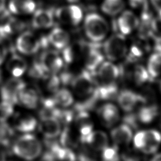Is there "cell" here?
I'll use <instances>...</instances> for the list:
<instances>
[{"instance_id":"6da1fadb","label":"cell","mask_w":161,"mask_h":161,"mask_svg":"<svg viewBox=\"0 0 161 161\" xmlns=\"http://www.w3.org/2000/svg\"><path fill=\"white\" fill-rule=\"evenodd\" d=\"M42 144L36 136L28 133H24L14 142L13 151L19 158L26 160L38 158L42 152Z\"/></svg>"},{"instance_id":"7a4b0ae2","label":"cell","mask_w":161,"mask_h":161,"mask_svg":"<svg viewBox=\"0 0 161 161\" xmlns=\"http://www.w3.org/2000/svg\"><path fill=\"white\" fill-rule=\"evenodd\" d=\"M84 28L86 36L93 42L103 40L109 31V25L101 15L92 13L86 15Z\"/></svg>"},{"instance_id":"3957f363","label":"cell","mask_w":161,"mask_h":161,"mask_svg":"<svg viewBox=\"0 0 161 161\" xmlns=\"http://www.w3.org/2000/svg\"><path fill=\"white\" fill-rule=\"evenodd\" d=\"M86 69L73 77L72 87L75 95L79 97L86 98L89 96L96 87V81L94 74Z\"/></svg>"},{"instance_id":"277c9868","label":"cell","mask_w":161,"mask_h":161,"mask_svg":"<svg viewBox=\"0 0 161 161\" xmlns=\"http://www.w3.org/2000/svg\"><path fill=\"white\" fill-rule=\"evenodd\" d=\"M103 50L106 57L111 61L124 57L127 52L126 40L122 34L111 36L104 43Z\"/></svg>"},{"instance_id":"5b68a950","label":"cell","mask_w":161,"mask_h":161,"mask_svg":"<svg viewBox=\"0 0 161 161\" xmlns=\"http://www.w3.org/2000/svg\"><path fill=\"white\" fill-rule=\"evenodd\" d=\"M26 83L20 77H12L7 80L1 88L2 100L13 104L18 102V97L21 91L26 86Z\"/></svg>"},{"instance_id":"8992f818","label":"cell","mask_w":161,"mask_h":161,"mask_svg":"<svg viewBox=\"0 0 161 161\" xmlns=\"http://www.w3.org/2000/svg\"><path fill=\"white\" fill-rule=\"evenodd\" d=\"M120 75V68L110 62H104L99 66L96 74V86L116 83V80Z\"/></svg>"},{"instance_id":"52a82bcc","label":"cell","mask_w":161,"mask_h":161,"mask_svg":"<svg viewBox=\"0 0 161 161\" xmlns=\"http://www.w3.org/2000/svg\"><path fill=\"white\" fill-rule=\"evenodd\" d=\"M41 45V41L38 38L30 31H26L21 34L16 42L17 50L25 55L35 53Z\"/></svg>"},{"instance_id":"ba28073f","label":"cell","mask_w":161,"mask_h":161,"mask_svg":"<svg viewBox=\"0 0 161 161\" xmlns=\"http://www.w3.org/2000/svg\"><path fill=\"white\" fill-rule=\"evenodd\" d=\"M39 63L46 74H56L63 66V60L57 52L47 50L44 52L39 60Z\"/></svg>"},{"instance_id":"9c48e42d","label":"cell","mask_w":161,"mask_h":161,"mask_svg":"<svg viewBox=\"0 0 161 161\" xmlns=\"http://www.w3.org/2000/svg\"><path fill=\"white\" fill-rule=\"evenodd\" d=\"M12 123L16 130L23 133L32 132L38 126V121L35 117L26 112L13 114Z\"/></svg>"},{"instance_id":"30bf717a","label":"cell","mask_w":161,"mask_h":161,"mask_svg":"<svg viewBox=\"0 0 161 161\" xmlns=\"http://www.w3.org/2000/svg\"><path fill=\"white\" fill-rule=\"evenodd\" d=\"M38 126L40 133L48 139L56 138L61 134L60 121L56 117L47 116L41 118Z\"/></svg>"},{"instance_id":"8fae6325","label":"cell","mask_w":161,"mask_h":161,"mask_svg":"<svg viewBox=\"0 0 161 161\" xmlns=\"http://www.w3.org/2000/svg\"><path fill=\"white\" fill-rule=\"evenodd\" d=\"M139 19L130 11H125L120 15L116 23V26L123 35L131 33L138 25Z\"/></svg>"},{"instance_id":"7c38bea8","label":"cell","mask_w":161,"mask_h":161,"mask_svg":"<svg viewBox=\"0 0 161 161\" xmlns=\"http://www.w3.org/2000/svg\"><path fill=\"white\" fill-rule=\"evenodd\" d=\"M96 43L93 42V43L87 44L88 50L85 61V66L86 69L91 72H94L104 60V56L99 50V43Z\"/></svg>"},{"instance_id":"4fadbf2b","label":"cell","mask_w":161,"mask_h":161,"mask_svg":"<svg viewBox=\"0 0 161 161\" xmlns=\"http://www.w3.org/2000/svg\"><path fill=\"white\" fill-rule=\"evenodd\" d=\"M117 101L120 108L126 112L132 111L139 103H143L140 94L125 89L117 94Z\"/></svg>"},{"instance_id":"5bb4252c","label":"cell","mask_w":161,"mask_h":161,"mask_svg":"<svg viewBox=\"0 0 161 161\" xmlns=\"http://www.w3.org/2000/svg\"><path fill=\"white\" fill-rule=\"evenodd\" d=\"M108 137L106 133L101 130L92 131L89 134L81 140V142L87 143L93 150H103L108 146Z\"/></svg>"},{"instance_id":"9a60e30c","label":"cell","mask_w":161,"mask_h":161,"mask_svg":"<svg viewBox=\"0 0 161 161\" xmlns=\"http://www.w3.org/2000/svg\"><path fill=\"white\" fill-rule=\"evenodd\" d=\"M161 143V134L155 130H144V145L140 150L144 153H155Z\"/></svg>"},{"instance_id":"2e32d148","label":"cell","mask_w":161,"mask_h":161,"mask_svg":"<svg viewBox=\"0 0 161 161\" xmlns=\"http://www.w3.org/2000/svg\"><path fill=\"white\" fill-rule=\"evenodd\" d=\"M6 67L12 77H20L27 70L28 64L22 57L13 54L7 61Z\"/></svg>"},{"instance_id":"e0dca14e","label":"cell","mask_w":161,"mask_h":161,"mask_svg":"<svg viewBox=\"0 0 161 161\" xmlns=\"http://www.w3.org/2000/svg\"><path fill=\"white\" fill-rule=\"evenodd\" d=\"M111 137L116 145H127L133 138V131L131 127L123 123L111 130Z\"/></svg>"},{"instance_id":"ac0fdd59","label":"cell","mask_w":161,"mask_h":161,"mask_svg":"<svg viewBox=\"0 0 161 161\" xmlns=\"http://www.w3.org/2000/svg\"><path fill=\"white\" fill-rule=\"evenodd\" d=\"M18 101L28 109H35L39 105V95L36 90L26 86L19 92Z\"/></svg>"},{"instance_id":"d6986e66","label":"cell","mask_w":161,"mask_h":161,"mask_svg":"<svg viewBox=\"0 0 161 161\" xmlns=\"http://www.w3.org/2000/svg\"><path fill=\"white\" fill-rule=\"evenodd\" d=\"M97 113L104 125L108 126L114 125L119 119V113L117 107L111 103L102 105L98 109Z\"/></svg>"},{"instance_id":"ffe728a7","label":"cell","mask_w":161,"mask_h":161,"mask_svg":"<svg viewBox=\"0 0 161 161\" xmlns=\"http://www.w3.org/2000/svg\"><path fill=\"white\" fill-rule=\"evenodd\" d=\"M53 24V12L50 9L36 10L32 19V25L35 28L42 29L51 27Z\"/></svg>"},{"instance_id":"44dd1931","label":"cell","mask_w":161,"mask_h":161,"mask_svg":"<svg viewBox=\"0 0 161 161\" xmlns=\"http://www.w3.org/2000/svg\"><path fill=\"white\" fill-rule=\"evenodd\" d=\"M47 39L48 42L57 49H64L69 43L70 36L63 29L55 28L50 31Z\"/></svg>"},{"instance_id":"7402d4cb","label":"cell","mask_w":161,"mask_h":161,"mask_svg":"<svg viewBox=\"0 0 161 161\" xmlns=\"http://www.w3.org/2000/svg\"><path fill=\"white\" fill-rule=\"evenodd\" d=\"M33 0H10L9 10L13 14H23L33 13L35 9Z\"/></svg>"},{"instance_id":"603a6c76","label":"cell","mask_w":161,"mask_h":161,"mask_svg":"<svg viewBox=\"0 0 161 161\" xmlns=\"http://www.w3.org/2000/svg\"><path fill=\"white\" fill-rule=\"evenodd\" d=\"M0 25V36H6L8 35L15 34L21 31L25 27V24L22 21L14 18H8Z\"/></svg>"},{"instance_id":"cb8c5ba5","label":"cell","mask_w":161,"mask_h":161,"mask_svg":"<svg viewBox=\"0 0 161 161\" xmlns=\"http://www.w3.org/2000/svg\"><path fill=\"white\" fill-rule=\"evenodd\" d=\"M55 160L59 161H76V156L74 152L70 148L60 146L58 144H52L50 152Z\"/></svg>"},{"instance_id":"d4e9b609","label":"cell","mask_w":161,"mask_h":161,"mask_svg":"<svg viewBox=\"0 0 161 161\" xmlns=\"http://www.w3.org/2000/svg\"><path fill=\"white\" fill-rule=\"evenodd\" d=\"M139 122L150 123L158 115V108L155 104H148L142 107L136 114Z\"/></svg>"},{"instance_id":"484cf974","label":"cell","mask_w":161,"mask_h":161,"mask_svg":"<svg viewBox=\"0 0 161 161\" xmlns=\"http://www.w3.org/2000/svg\"><path fill=\"white\" fill-rule=\"evenodd\" d=\"M52 99L56 105L64 108L70 106L74 102L72 94L68 89L65 88L57 89L54 92Z\"/></svg>"},{"instance_id":"4316f807","label":"cell","mask_w":161,"mask_h":161,"mask_svg":"<svg viewBox=\"0 0 161 161\" xmlns=\"http://www.w3.org/2000/svg\"><path fill=\"white\" fill-rule=\"evenodd\" d=\"M147 71L150 77L156 78L161 74V52L152 54L148 61Z\"/></svg>"},{"instance_id":"83f0119b","label":"cell","mask_w":161,"mask_h":161,"mask_svg":"<svg viewBox=\"0 0 161 161\" xmlns=\"http://www.w3.org/2000/svg\"><path fill=\"white\" fill-rule=\"evenodd\" d=\"M124 8L123 0H104L101 4V10L110 16H115Z\"/></svg>"},{"instance_id":"f1b7e54d","label":"cell","mask_w":161,"mask_h":161,"mask_svg":"<svg viewBox=\"0 0 161 161\" xmlns=\"http://www.w3.org/2000/svg\"><path fill=\"white\" fill-rule=\"evenodd\" d=\"M132 75L135 82L138 85L145 83L150 78L147 70L140 65H137L134 67Z\"/></svg>"},{"instance_id":"f546056e","label":"cell","mask_w":161,"mask_h":161,"mask_svg":"<svg viewBox=\"0 0 161 161\" xmlns=\"http://www.w3.org/2000/svg\"><path fill=\"white\" fill-rule=\"evenodd\" d=\"M13 135V130L6 121H0V144L6 145Z\"/></svg>"},{"instance_id":"4dcf8cb0","label":"cell","mask_w":161,"mask_h":161,"mask_svg":"<svg viewBox=\"0 0 161 161\" xmlns=\"http://www.w3.org/2000/svg\"><path fill=\"white\" fill-rule=\"evenodd\" d=\"M14 114L13 104L6 101H2L0 102V121H6L11 117Z\"/></svg>"},{"instance_id":"1f68e13d","label":"cell","mask_w":161,"mask_h":161,"mask_svg":"<svg viewBox=\"0 0 161 161\" xmlns=\"http://www.w3.org/2000/svg\"><path fill=\"white\" fill-rule=\"evenodd\" d=\"M102 161H119L120 157L116 146L106 147L102 150Z\"/></svg>"},{"instance_id":"d6a6232c","label":"cell","mask_w":161,"mask_h":161,"mask_svg":"<svg viewBox=\"0 0 161 161\" xmlns=\"http://www.w3.org/2000/svg\"><path fill=\"white\" fill-rule=\"evenodd\" d=\"M70 18H71V25L76 26L79 25L83 17V13L82 9L77 5L72 4L69 6Z\"/></svg>"},{"instance_id":"836d02e7","label":"cell","mask_w":161,"mask_h":161,"mask_svg":"<svg viewBox=\"0 0 161 161\" xmlns=\"http://www.w3.org/2000/svg\"><path fill=\"white\" fill-rule=\"evenodd\" d=\"M133 142L135 148L141 150L144 145V130L137 132L133 137Z\"/></svg>"},{"instance_id":"e575fe53","label":"cell","mask_w":161,"mask_h":161,"mask_svg":"<svg viewBox=\"0 0 161 161\" xmlns=\"http://www.w3.org/2000/svg\"><path fill=\"white\" fill-rule=\"evenodd\" d=\"M130 4L134 8H141L143 11L148 10L147 0H129Z\"/></svg>"},{"instance_id":"d590c367","label":"cell","mask_w":161,"mask_h":161,"mask_svg":"<svg viewBox=\"0 0 161 161\" xmlns=\"http://www.w3.org/2000/svg\"><path fill=\"white\" fill-rule=\"evenodd\" d=\"M7 55L6 46L0 41V65L3 63Z\"/></svg>"},{"instance_id":"8d00e7d4","label":"cell","mask_w":161,"mask_h":161,"mask_svg":"<svg viewBox=\"0 0 161 161\" xmlns=\"http://www.w3.org/2000/svg\"><path fill=\"white\" fill-rule=\"evenodd\" d=\"M37 161H56L51 153H45Z\"/></svg>"},{"instance_id":"74e56055","label":"cell","mask_w":161,"mask_h":161,"mask_svg":"<svg viewBox=\"0 0 161 161\" xmlns=\"http://www.w3.org/2000/svg\"><path fill=\"white\" fill-rule=\"evenodd\" d=\"M154 48L156 52H161V36L154 37Z\"/></svg>"},{"instance_id":"f35d334b","label":"cell","mask_w":161,"mask_h":161,"mask_svg":"<svg viewBox=\"0 0 161 161\" xmlns=\"http://www.w3.org/2000/svg\"><path fill=\"white\" fill-rule=\"evenodd\" d=\"M152 6L158 11L161 9V0H150Z\"/></svg>"},{"instance_id":"ab89813d","label":"cell","mask_w":161,"mask_h":161,"mask_svg":"<svg viewBox=\"0 0 161 161\" xmlns=\"http://www.w3.org/2000/svg\"><path fill=\"white\" fill-rule=\"evenodd\" d=\"M6 0H0V13L3 12L5 8Z\"/></svg>"},{"instance_id":"60d3db41","label":"cell","mask_w":161,"mask_h":161,"mask_svg":"<svg viewBox=\"0 0 161 161\" xmlns=\"http://www.w3.org/2000/svg\"><path fill=\"white\" fill-rule=\"evenodd\" d=\"M150 161H161V153H158L155 155Z\"/></svg>"},{"instance_id":"b9f144b4","label":"cell","mask_w":161,"mask_h":161,"mask_svg":"<svg viewBox=\"0 0 161 161\" xmlns=\"http://www.w3.org/2000/svg\"><path fill=\"white\" fill-rule=\"evenodd\" d=\"M0 161H6L5 155L1 150H0Z\"/></svg>"},{"instance_id":"7bdbcfd3","label":"cell","mask_w":161,"mask_h":161,"mask_svg":"<svg viewBox=\"0 0 161 161\" xmlns=\"http://www.w3.org/2000/svg\"><path fill=\"white\" fill-rule=\"evenodd\" d=\"M125 161H137L136 159H134V158H131V157H126V158H125Z\"/></svg>"},{"instance_id":"ee69618b","label":"cell","mask_w":161,"mask_h":161,"mask_svg":"<svg viewBox=\"0 0 161 161\" xmlns=\"http://www.w3.org/2000/svg\"><path fill=\"white\" fill-rule=\"evenodd\" d=\"M158 18L161 19V9L158 11Z\"/></svg>"},{"instance_id":"f6af8a7d","label":"cell","mask_w":161,"mask_h":161,"mask_svg":"<svg viewBox=\"0 0 161 161\" xmlns=\"http://www.w3.org/2000/svg\"><path fill=\"white\" fill-rule=\"evenodd\" d=\"M69 2H70V3H75V2H77L79 0H67Z\"/></svg>"},{"instance_id":"bcb514c9","label":"cell","mask_w":161,"mask_h":161,"mask_svg":"<svg viewBox=\"0 0 161 161\" xmlns=\"http://www.w3.org/2000/svg\"><path fill=\"white\" fill-rule=\"evenodd\" d=\"M160 87H161V85H160Z\"/></svg>"}]
</instances>
